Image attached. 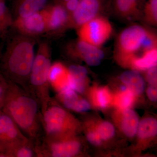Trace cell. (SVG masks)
I'll return each instance as SVG.
<instances>
[{"label":"cell","instance_id":"cell-1","mask_svg":"<svg viewBox=\"0 0 157 157\" xmlns=\"http://www.w3.org/2000/svg\"><path fill=\"white\" fill-rule=\"evenodd\" d=\"M35 43L34 38L19 33L8 43L4 55V67L14 80L29 79L36 55Z\"/></svg>","mask_w":157,"mask_h":157},{"label":"cell","instance_id":"cell-2","mask_svg":"<svg viewBox=\"0 0 157 157\" xmlns=\"http://www.w3.org/2000/svg\"><path fill=\"white\" fill-rule=\"evenodd\" d=\"M44 122L47 135L57 140L74 137L81 125L72 114L62 107L52 106L46 109Z\"/></svg>","mask_w":157,"mask_h":157},{"label":"cell","instance_id":"cell-3","mask_svg":"<svg viewBox=\"0 0 157 157\" xmlns=\"http://www.w3.org/2000/svg\"><path fill=\"white\" fill-rule=\"evenodd\" d=\"M149 30L142 26H129L119 35L115 49V57L121 65L128 67L132 58L141 52L144 39Z\"/></svg>","mask_w":157,"mask_h":157},{"label":"cell","instance_id":"cell-4","mask_svg":"<svg viewBox=\"0 0 157 157\" xmlns=\"http://www.w3.org/2000/svg\"><path fill=\"white\" fill-rule=\"evenodd\" d=\"M8 109L11 118L19 128L33 135L36 128L38 104L33 98L14 91L9 102Z\"/></svg>","mask_w":157,"mask_h":157},{"label":"cell","instance_id":"cell-5","mask_svg":"<svg viewBox=\"0 0 157 157\" xmlns=\"http://www.w3.org/2000/svg\"><path fill=\"white\" fill-rule=\"evenodd\" d=\"M77 29L78 39L99 48L109 40L113 32L111 22L101 15L90 20Z\"/></svg>","mask_w":157,"mask_h":157},{"label":"cell","instance_id":"cell-6","mask_svg":"<svg viewBox=\"0 0 157 157\" xmlns=\"http://www.w3.org/2000/svg\"><path fill=\"white\" fill-rule=\"evenodd\" d=\"M51 50L46 42L39 43L30 74L29 80L36 89L47 88L51 66Z\"/></svg>","mask_w":157,"mask_h":157},{"label":"cell","instance_id":"cell-7","mask_svg":"<svg viewBox=\"0 0 157 157\" xmlns=\"http://www.w3.org/2000/svg\"><path fill=\"white\" fill-rule=\"evenodd\" d=\"M66 51L70 56L83 61L91 67L100 65L104 56V52L101 48L78 39L69 43Z\"/></svg>","mask_w":157,"mask_h":157},{"label":"cell","instance_id":"cell-8","mask_svg":"<svg viewBox=\"0 0 157 157\" xmlns=\"http://www.w3.org/2000/svg\"><path fill=\"white\" fill-rule=\"evenodd\" d=\"M13 27L18 33L32 38L46 33L47 25L44 9L26 17L14 19Z\"/></svg>","mask_w":157,"mask_h":157},{"label":"cell","instance_id":"cell-9","mask_svg":"<svg viewBox=\"0 0 157 157\" xmlns=\"http://www.w3.org/2000/svg\"><path fill=\"white\" fill-rule=\"evenodd\" d=\"M46 19V34H55L70 28V15L61 3L44 9Z\"/></svg>","mask_w":157,"mask_h":157},{"label":"cell","instance_id":"cell-10","mask_svg":"<svg viewBox=\"0 0 157 157\" xmlns=\"http://www.w3.org/2000/svg\"><path fill=\"white\" fill-rule=\"evenodd\" d=\"M100 0H80L76 9L70 15V28L77 29L90 20L101 15Z\"/></svg>","mask_w":157,"mask_h":157},{"label":"cell","instance_id":"cell-11","mask_svg":"<svg viewBox=\"0 0 157 157\" xmlns=\"http://www.w3.org/2000/svg\"><path fill=\"white\" fill-rule=\"evenodd\" d=\"M113 119L117 128L125 137L133 138L136 136L139 119L133 109H116L113 114Z\"/></svg>","mask_w":157,"mask_h":157},{"label":"cell","instance_id":"cell-12","mask_svg":"<svg viewBox=\"0 0 157 157\" xmlns=\"http://www.w3.org/2000/svg\"><path fill=\"white\" fill-rule=\"evenodd\" d=\"M81 142L74 137L55 141L50 146L52 155L54 157H71L79 153L81 149Z\"/></svg>","mask_w":157,"mask_h":157},{"label":"cell","instance_id":"cell-13","mask_svg":"<svg viewBox=\"0 0 157 157\" xmlns=\"http://www.w3.org/2000/svg\"><path fill=\"white\" fill-rule=\"evenodd\" d=\"M70 76L68 67L61 62H55L51 66L48 76L49 83L58 92H59L70 87Z\"/></svg>","mask_w":157,"mask_h":157},{"label":"cell","instance_id":"cell-14","mask_svg":"<svg viewBox=\"0 0 157 157\" xmlns=\"http://www.w3.org/2000/svg\"><path fill=\"white\" fill-rule=\"evenodd\" d=\"M157 135V121L155 118L146 117L139 121L136 135L138 146L145 147L155 138Z\"/></svg>","mask_w":157,"mask_h":157},{"label":"cell","instance_id":"cell-15","mask_svg":"<svg viewBox=\"0 0 157 157\" xmlns=\"http://www.w3.org/2000/svg\"><path fill=\"white\" fill-rule=\"evenodd\" d=\"M48 0H15L14 4V19L24 17L43 10Z\"/></svg>","mask_w":157,"mask_h":157},{"label":"cell","instance_id":"cell-16","mask_svg":"<svg viewBox=\"0 0 157 157\" xmlns=\"http://www.w3.org/2000/svg\"><path fill=\"white\" fill-rule=\"evenodd\" d=\"M113 94L107 86L95 85L90 88L89 96L91 104L98 109H107L112 106Z\"/></svg>","mask_w":157,"mask_h":157},{"label":"cell","instance_id":"cell-17","mask_svg":"<svg viewBox=\"0 0 157 157\" xmlns=\"http://www.w3.org/2000/svg\"><path fill=\"white\" fill-rule=\"evenodd\" d=\"M119 78L125 87L137 97L144 92L145 81L138 71L133 70H128L121 73Z\"/></svg>","mask_w":157,"mask_h":157},{"label":"cell","instance_id":"cell-18","mask_svg":"<svg viewBox=\"0 0 157 157\" xmlns=\"http://www.w3.org/2000/svg\"><path fill=\"white\" fill-rule=\"evenodd\" d=\"M68 69L70 73L69 87L76 92L83 94L89 83L86 69L78 65H72Z\"/></svg>","mask_w":157,"mask_h":157},{"label":"cell","instance_id":"cell-19","mask_svg":"<svg viewBox=\"0 0 157 157\" xmlns=\"http://www.w3.org/2000/svg\"><path fill=\"white\" fill-rule=\"evenodd\" d=\"M157 48L146 51L140 56L131 59L128 68L138 71H145L150 68L157 66Z\"/></svg>","mask_w":157,"mask_h":157},{"label":"cell","instance_id":"cell-20","mask_svg":"<svg viewBox=\"0 0 157 157\" xmlns=\"http://www.w3.org/2000/svg\"><path fill=\"white\" fill-rule=\"evenodd\" d=\"M0 135L5 136L10 141H13L14 147L22 143L24 140L18 132L16 124L10 117L7 115L0 116Z\"/></svg>","mask_w":157,"mask_h":157},{"label":"cell","instance_id":"cell-21","mask_svg":"<svg viewBox=\"0 0 157 157\" xmlns=\"http://www.w3.org/2000/svg\"><path fill=\"white\" fill-rule=\"evenodd\" d=\"M138 0H116L115 8L118 14L128 20L138 18L140 14L137 9Z\"/></svg>","mask_w":157,"mask_h":157},{"label":"cell","instance_id":"cell-22","mask_svg":"<svg viewBox=\"0 0 157 157\" xmlns=\"http://www.w3.org/2000/svg\"><path fill=\"white\" fill-rule=\"evenodd\" d=\"M137 98V96L128 89L119 90L113 94L112 106L116 109H130L135 104Z\"/></svg>","mask_w":157,"mask_h":157},{"label":"cell","instance_id":"cell-23","mask_svg":"<svg viewBox=\"0 0 157 157\" xmlns=\"http://www.w3.org/2000/svg\"><path fill=\"white\" fill-rule=\"evenodd\" d=\"M14 17L6 3V0H0V38L6 36L13 27Z\"/></svg>","mask_w":157,"mask_h":157},{"label":"cell","instance_id":"cell-24","mask_svg":"<svg viewBox=\"0 0 157 157\" xmlns=\"http://www.w3.org/2000/svg\"><path fill=\"white\" fill-rule=\"evenodd\" d=\"M92 121L95 128L103 142L109 141L114 137L116 133L115 127L110 122Z\"/></svg>","mask_w":157,"mask_h":157},{"label":"cell","instance_id":"cell-25","mask_svg":"<svg viewBox=\"0 0 157 157\" xmlns=\"http://www.w3.org/2000/svg\"><path fill=\"white\" fill-rule=\"evenodd\" d=\"M58 93L59 99L64 106L74 111L81 98L78 96L77 92L68 87Z\"/></svg>","mask_w":157,"mask_h":157},{"label":"cell","instance_id":"cell-26","mask_svg":"<svg viewBox=\"0 0 157 157\" xmlns=\"http://www.w3.org/2000/svg\"><path fill=\"white\" fill-rule=\"evenodd\" d=\"M141 15L144 21L149 25L157 26V0H148Z\"/></svg>","mask_w":157,"mask_h":157},{"label":"cell","instance_id":"cell-27","mask_svg":"<svg viewBox=\"0 0 157 157\" xmlns=\"http://www.w3.org/2000/svg\"><path fill=\"white\" fill-rule=\"evenodd\" d=\"M86 139L90 143L96 146H100L104 144L96 131L92 121H88L85 125Z\"/></svg>","mask_w":157,"mask_h":157},{"label":"cell","instance_id":"cell-28","mask_svg":"<svg viewBox=\"0 0 157 157\" xmlns=\"http://www.w3.org/2000/svg\"><path fill=\"white\" fill-rule=\"evenodd\" d=\"M156 48H157L156 35L149 30L142 44L141 49V53L146 51L151 50Z\"/></svg>","mask_w":157,"mask_h":157},{"label":"cell","instance_id":"cell-29","mask_svg":"<svg viewBox=\"0 0 157 157\" xmlns=\"http://www.w3.org/2000/svg\"><path fill=\"white\" fill-rule=\"evenodd\" d=\"M145 79L151 85H157V66L153 67L146 70Z\"/></svg>","mask_w":157,"mask_h":157},{"label":"cell","instance_id":"cell-30","mask_svg":"<svg viewBox=\"0 0 157 157\" xmlns=\"http://www.w3.org/2000/svg\"><path fill=\"white\" fill-rule=\"evenodd\" d=\"M19 146L14 147V154L15 156L17 157H31L33 156V152L30 148L27 146Z\"/></svg>","mask_w":157,"mask_h":157},{"label":"cell","instance_id":"cell-31","mask_svg":"<svg viewBox=\"0 0 157 157\" xmlns=\"http://www.w3.org/2000/svg\"><path fill=\"white\" fill-rule=\"evenodd\" d=\"M147 95L150 101L156 102L157 100V85H149L146 91Z\"/></svg>","mask_w":157,"mask_h":157},{"label":"cell","instance_id":"cell-32","mask_svg":"<svg viewBox=\"0 0 157 157\" xmlns=\"http://www.w3.org/2000/svg\"><path fill=\"white\" fill-rule=\"evenodd\" d=\"M3 90L2 89L1 87V86H0V97H1V95H2V94Z\"/></svg>","mask_w":157,"mask_h":157}]
</instances>
